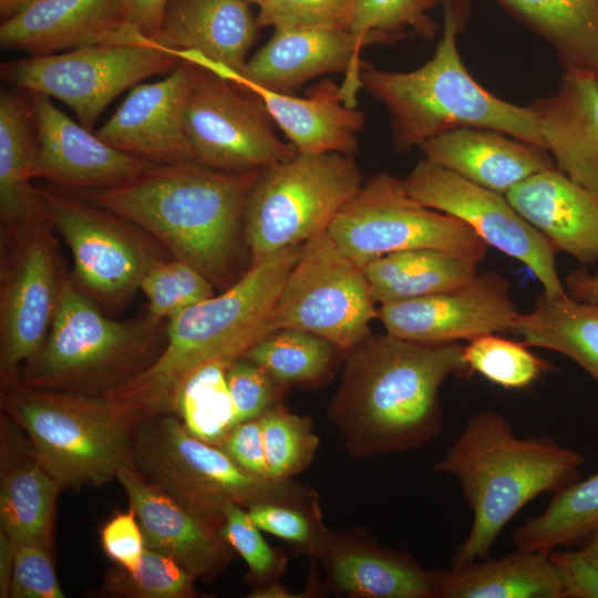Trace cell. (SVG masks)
Returning <instances> with one entry per match:
<instances>
[{
    "label": "cell",
    "instance_id": "cell-30",
    "mask_svg": "<svg viewBox=\"0 0 598 598\" xmlns=\"http://www.w3.org/2000/svg\"><path fill=\"white\" fill-rule=\"evenodd\" d=\"M439 598H565L551 553L516 548L443 570Z\"/></svg>",
    "mask_w": 598,
    "mask_h": 598
},
{
    "label": "cell",
    "instance_id": "cell-43",
    "mask_svg": "<svg viewBox=\"0 0 598 598\" xmlns=\"http://www.w3.org/2000/svg\"><path fill=\"white\" fill-rule=\"evenodd\" d=\"M248 512L235 503L224 508L220 534L248 567L247 580L252 589L280 581L287 566L286 553L269 545Z\"/></svg>",
    "mask_w": 598,
    "mask_h": 598
},
{
    "label": "cell",
    "instance_id": "cell-55",
    "mask_svg": "<svg viewBox=\"0 0 598 598\" xmlns=\"http://www.w3.org/2000/svg\"><path fill=\"white\" fill-rule=\"evenodd\" d=\"M28 0H0V14L2 20L20 10Z\"/></svg>",
    "mask_w": 598,
    "mask_h": 598
},
{
    "label": "cell",
    "instance_id": "cell-44",
    "mask_svg": "<svg viewBox=\"0 0 598 598\" xmlns=\"http://www.w3.org/2000/svg\"><path fill=\"white\" fill-rule=\"evenodd\" d=\"M247 512L261 530L288 543L296 555L319 559L330 530L323 523L320 504L265 503L252 505Z\"/></svg>",
    "mask_w": 598,
    "mask_h": 598
},
{
    "label": "cell",
    "instance_id": "cell-14",
    "mask_svg": "<svg viewBox=\"0 0 598 598\" xmlns=\"http://www.w3.org/2000/svg\"><path fill=\"white\" fill-rule=\"evenodd\" d=\"M262 102L205 70L184 115L194 162L217 171H260L295 156L281 141Z\"/></svg>",
    "mask_w": 598,
    "mask_h": 598
},
{
    "label": "cell",
    "instance_id": "cell-18",
    "mask_svg": "<svg viewBox=\"0 0 598 598\" xmlns=\"http://www.w3.org/2000/svg\"><path fill=\"white\" fill-rule=\"evenodd\" d=\"M29 94L37 131L34 178L79 192L123 185L156 165L111 146L60 111L51 97Z\"/></svg>",
    "mask_w": 598,
    "mask_h": 598
},
{
    "label": "cell",
    "instance_id": "cell-5",
    "mask_svg": "<svg viewBox=\"0 0 598 598\" xmlns=\"http://www.w3.org/2000/svg\"><path fill=\"white\" fill-rule=\"evenodd\" d=\"M470 1L440 0L442 35L433 56L420 68L392 72L363 61L361 89L389 111L398 152L463 127L498 131L545 148L532 106L496 96L466 70L457 49V35L467 21Z\"/></svg>",
    "mask_w": 598,
    "mask_h": 598
},
{
    "label": "cell",
    "instance_id": "cell-24",
    "mask_svg": "<svg viewBox=\"0 0 598 598\" xmlns=\"http://www.w3.org/2000/svg\"><path fill=\"white\" fill-rule=\"evenodd\" d=\"M134 509L145 547L173 557L196 578L216 577L235 556L220 529L147 482L133 467L117 476Z\"/></svg>",
    "mask_w": 598,
    "mask_h": 598
},
{
    "label": "cell",
    "instance_id": "cell-28",
    "mask_svg": "<svg viewBox=\"0 0 598 598\" xmlns=\"http://www.w3.org/2000/svg\"><path fill=\"white\" fill-rule=\"evenodd\" d=\"M259 28L245 0H169L150 39L167 51H196L243 74Z\"/></svg>",
    "mask_w": 598,
    "mask_h": 598
},
{
    "label": "cell",
    "instance_id": "cell-6",
    "mask_svg": "<svg viewBox=\"0 0 598 598\" xmlns=\"http://www.w3.org/2000/svg\"><path fill=\"white\" fill-rule=\"evenodd\" d=\"M163 320H114L64 271L56 311L40 350L19 370L16 382L103 395L143 371L161 352Z\"/></svg>",
    "mask_w": 598,
    "mask_h": 598
},
{
    "label": "cell",
    "instance_id": "cell-17",
    "mask_svg": "<svg viewBox=\"0 0 598 598\" xmlns=\"http://www.w3.org/2000/svg\"><path fill=\"white\" fill-rule=\"evenodd\" d=\"M518 315L508 280L482 271L447 291L380 305L378 319L398 338L437 344L512 332Z\"/></svg>",
    "mask_w": 598,
    "mask_h": 598
},
{
    "label": "cell",
    "instance_id": "cell-39",
    "mask_svg": "<svg viewBox=\"0 0 598 598\" xmlns=\"http://www.w3.org/2000/svg\"><path fill=\"white\" fill-rule=\"evenodd\" d=\"M259 420L269 478L293 480L311 465L320 441L309 416L292 413L281 402Z\"/></svg>",
    "mask_w": 598,
    "mask_h": 598
},
{
    "label": "cell",
    "instance_id": "cell-41",
    "mask_svg": "<svg viewBox=\"0 0 598 598\" xmlns=\"http://www.w3.org/2000/svg\"><path fill=\"white\" fill-rule=\"evenodd\" d=\"M196 577L173 557L145 547L135 570L115 565L103 584V590L120 597L192 598L196 597Z\"/></svg>",
    "mask_w": 598,
    "mask_h": 598
},
{
    "label": "cell",
    "instance_id": "cell-29",
    "mask_svg": "<svg viewBox=\"0 0 598 598\" xmlns=\"http://www.w3.org/2000/svg\"><path fill=\"white\" fill-rule=\"evenodd\" d=\"M37 131L30 94L16 87L0 94L1 240L23 234L48 219L32 185Z\"/></svg>",
    "mask_w": 598,
    "mask_h": 598
},
{
    "label": "cell",
    "instance_id": "cell-1",
    "mask_svg": "<svg viewBox=\"0 0 598 598\" xmlns=\"http://www.w3.org/2000/svg\"><path fill=\"white\" fill-rule=\"evenodd\" d=\"M464 344L420 343L371 334L346 354L328 419L357 458L423 446L443 429L439 394L444 381L467 370Z\"/></svg>",
    "mask_w": 598,
    "mask_h": 598
},
{
    "label": "cell",
    "instance_id": "cell-37",
    "mask_svg": "<svg viewBox=\"0 0 598 598\" xmlns=\"http://www.w3.org/2000/svg\"><path fill=\"white\" fill-rule=\"evenodd\" d=\"M231 361L206 362L186 374L174 394V413L196 439L219 447L235 426L226 370Z\"/></svg>",
    "mask_w": 598,
    "mask_h": 598
},
{
    "label": "cell",
    "instance_id": "cell-54",
    "mask_svg": "<svg viewBox=\"0 0 598 598\" xmlns=\"http://www.w3.org/2000/svg\"><path fill=\"white\" fill-rule=\"evenodd\" d=\"M582 540L584 542L578 549L598 558V526L592 529Z\"/></svg>",
    "mask_w": 598,
    "mask_h": 598
},
{
    "label": "cell",
    "instance_id": "cell-42",
    "mask_svg": "<svg viewBox=\"0 0 598 598\" xmlns=\"http://www.w3.org/2000/svg\"><path fill=\"white\" fill-rule=\"evenodd\" d=\"M215 286L194 266L179 259H165L144 275L140 290L156 319H172L214 296Z\"/></svg>",
    "mask_w": 598,
    "mask_h": 598
},
{
    "label": "cell",
    "instance_id": "cell-19",
    "mask_svg": "<svg viewBox=\"0 0 598 598\" xmlns=\"http://www.w3.org/2000/svg\"><path fill=\"white\" fill-rule=\"evenodd\" d=\"M171 53L257 96L298 153H339L352 157L358 152V134L364 126V114L342 102L340 85L332 80L320 81L300 97L261 86L196 51Z\"/></svg>",
    "mask_w": 598,
    "mask_h": 598
},
{
    "label": "cell",
    "instance_id": "cell-10",
    "mask_svg": "<svg viewBox=\"0 0 598 598\" xmlns=\"http://www.w3.org/2000/svg\"><path fill=\"white\" fill-rule=\"evenodd\" d=\"M327 234L361 267L390 252L423 248L451 251L480 264L488 247L466 223L421 204L403 179L388 173L364 181Z\"/></svg>",
    "mask_w": 598,
    "mask_h": 598
},
{
    "label": "cell",
    "instance_id": "cell-35",
    "mask_svg": "<svg viewBox=\"0 0 598 598\" xmlns=\"http://www.w3.org/2000/svg\"><path fill=\"white\" fill-rule=\"evenodd\" d=\"M598 526V472L554 494L539 515L512 534L516 548L551 553L584 539Z\"/></svg>",
    "mask_w": 598,
    "mask_h": 598
},
{
    "label": "cell",
    "instance_id": "cell-13",
    "mask_svg": "<svg viewBox=\"0 0 598 598\" xmlns=\"http://www.w3.org/2000/svg\"><path fill=\"white\" fill-rule=\"evenodd\" d=\"M181 62L148 38L145 43L90 45L9 61L0 74L18 89L61 101L92 130L120 93L152 75L168 74Z\"/></svg>",
    "mask_w": 598,
    "mask_h": 598
},
{
    "label": "cell",
    "instance_id": "cell-21",
    "mask_svg": "<svg viewBox=\"0 0 598 598\" xmlns=\"http://www.w3.org/2000/svg\"><path fill=\"white\" fill-rule=\"evenodd\" d=\"M147 41L128 21L122 0H30L0 25L1 49L31 56Z\"/></svg>",
    "mask_w": 598,
    "mask_h": 598
},
{
    "label": "cell",
    "instance_id": "cell-8",
    "mask_svg": "<svg viewBox=\"0 0 598 598\" xmlns=\"http://www.w3.org/2000/svg\"><path fill=\"white\" fill-rule=\"evenodd\" d=\"M133 467L147 482L219 529L224 508L265 503L312 505L316 489L293 480L247 472L220 447L193 436L175 413L147 416L132 427Z\"/></svg>",
    "mask_w": 598,
    "mask_h": 598
},
{
    "label": "cell",
    "instance_id": "cell-27",
    "mask_svg": "<svg viewBox=\"0 0 598 598\" xmlns=\"http://www.w3.org/2000/svg\"><path fill=\"white\" fill-rule=\"evenodd\" d=\"M419 147L425 159L502 195L529 176L556 167L546 148L488 128L450 131Z\"/></svg>",
    "mask_w": 598,
    "mask_h": 598
},
{
    "label": "cell",
    "instance_id": "cell-22",
    "mask_svg": "<svg viewBox=\"0 0 598 598\" xmlns=\"http://www.w3.org/2000/svg\"><path fill=\"white\" fill-rule=\"evenodd\" d=\"M362 50L347 28H274L270 39L248 58L243 75L288 93L319 75L343 72L342 102L357 107Z\"/></svg>",
    "mask_w": 598,
    "mask_h": 598
},
{
    "label": "cell",
    "instance_id": "cell-32",
    "mask_svg": "<svg viewBox=\"0 0 598 598\" xmlns=\"http://www.w3.org/2000/svg\"><path fill=\"white\" fill-rule=\"evenodd\" d=\"M547 41L564 70L598 78V0H493Z\"/></svg>",
    "mask_w": 598,
    "mask_h": 598
},
{
    "label": "cell",
    "instance_id": "cell-31",
    "mask_svg": "<svg viewBox=\"0 0 598 598\" xmlns=\"http://www.w3.org/2000/svg\"><path fill=\"white\" fill-rule=\"evenodd\" d=\"M477 262L440 249L390 252L364 265L373 300L389 303L461 287L477 275Z\"/></svg>",
    "mask_w": 598,
    "mask_h": 598
},
{
    "label": "cell",
    "instance_id": "cell-47",
    "mask_svg": "<svg viewBox=\"0 0 598 598\" xmlns=\"http://www.w3.org/2000/svg\"><path fill=\"white\" fill-rule=\"evenodd\" d=\"M9 597H65L54 570L50 549L35 544L16 545Z\"/></svg>",
    "mask_w": 598,
    "mask_h": 598
},
{
    "label": "cell",
    "instance_id": "cell-53",
    "mask_svg": "<svg viewBox=\"0 0 598 598\" xmlns=\"http://www.w3.org/2000/svg\"><path fill=\"white\" fill-rule=\"evenodd\" d=\"M16 555V545L8 536L0 533V596L9 597L11 573Z\"/></svg>",
    "mask_w": 598,
    "mask_h": 598
},
{
    "label": "cell",
    "instance_id": "cell-15",
    "mask_svg": "<svg viewBox=\"0 0 598 598\" xmlns=\"http://www.w3.org/2000/svg\"><path fill=\"white\" fill-rule=\"evenodd\" d=\"M48 219L1 240L0 380L17 381L20 368L42 347L51 328L63 270Z\"/></svg>",
    "mask_w": 598,
    "mask_h": 598
},
{
    "label": "cell",
    "instance_id": "cell-20",
    "mask_svg": "<svg viewBox=\"0 0 598 598\" xmlns=\"http://www.w3.org/2000/svg\"><path fill=\"white\" fill-rule=\"evenodd\" d=\"M205 70L182 61L164 79L133 86L95 134L156 165L195 163L185 134L188 97Z\"/></svg>",
    "mask_w": 598,
    "mask_h": 598
},
{
    "label": "cell",
    "instance_id": "cell-48",
    "mask_svg": "<svg viewBox=\"0 0 598 598\" xmlns=\"http://www.w3.org/2000/svg\"><path fill=\"white\" fill-rule=\"evenodd\" d=\"M101 545L107 557L127 570H135L145 549L144 536L134 509L116 513L101 529Z\"/></svg>",
    "mask_w": 598,
    "mask_h": 598
},
{
    "label": "cell",
    "instance_id": "cell-12",
    "mask_svg": "<svg viewBox=\"0 0 598 598\" xmlns=\"http://www.w3.org/2000/svg\"><path fill=\"white\" fill-rule=\"evenodd\" d=\"M52 227L68 244L76 286L94 301L120 306L147 270L168 259L158 240L127 219L58 187L38 188Z\"/></svg>",
    "mask_w": 598,
    "mask_h": 598
},
{
    "label": "cell",
    "instance_id": "cell-52",
    "mask_svg": "<svg viewBox=\"0 0 598 598\" xmlns=\"http://www.w3.org/2000/svg\"><path fill=\"white\" fill-rule=\"evenodd\" d=\"M565 289L573 299L598 305V270L586 266L571 270L565 279Z\"/></svg>",
    "mask_w": 598,
    "mask_h": 598
},
{
    "label": "cell",
    "instance_id": "cell-45",
    "mask_svg": "<svg viewBox=\"0 0 598 598\" xmlns=\"http://www.w3.org/2000/svg\"><path fill=\"white\" fill-rule=\"evenodd\" d=\"M354 0H267L259 7L260 27L347 28Z\"/></svg>",
    "mask_w": 598,
    "mask_h": 598
},
{
    "label": "cell",
    "instance_id": "cell-11",
    "mask_svg": "<svg viewBox=\"0 0 598 598\" xmlns=\"http://www.w3.org/2000/svg\"><path fill=\"white\" fill-rule=\"evenodd\" d=\"M375 305L363 268L326 230L302 245L270 312L268 331H307L347 354L372 334Z\"/></svg>",
    "mask_w": 598,
    "mask_h": 598
},
{
    "label": "cell",
    "instance_id": "cell-49",
    "mask_svg": "<svg viewBox=\"0 0 598 598\" xmlns=\"http://www.w3.org/2000/svg\"><path fill=\"white\" fill-rule=\"evenodd\" d=\"M219 447L247 472L269 478L259 417L236 424Z\"/></svg>",
    "mask_w": 598,
    "mask_h": 598
},
{
    "label": "cell",
    "instance_id": "cell-2",
    "mask_svg": "<svg viewBox=\"0 0 598 598\" xmlns=\"http://www.w3.org/2000/svg\"><path fill=\"white\" fill-rule=\"evenodd\" d=\"M258 172L154 165L123 185L72 193L135 224L224 290L236 281L245 209Z\"/></svg>",
    "mask_w": 598,
    "mask_h": 598
},
{
    "label": "cell",
    "instance_id": "cell-38",
    "mask_svg": "<svg viewBox=\"0 0 598 598\" xmlns=\"http://www.w3.org/2000/svg\"><path fill=\"white\" fill-rule=\"evenodd\" d=\"M440 0H354L348 29L362 49L389 44L410 35L435 38L437 24L430 16Z\"/></svg>",
    "mask_w": 598,
    "mask_h": 598
},
{
    "label": "cell",
    "instance_id": "cell-25",
    "mask_svg": "<svg viewBox=\"0 0 598 598\" xmlns=\"http://www.w3.org/2000/svg\"><path fill=\"white\" fill-rule=\"evenodd\" d=\"M530 106L556 168L598 196V78L565 70L557 91Z\"/></svg>",
    "mask_w": 598,
    "mask_h": 598
},
{
    "label": "cell",
    "instance_id": "cell-51",
    "mask_svg": "<svg viewBox=\"0 0 598 598\" xmlns=\"http://www.w3.org/2000/svg\"><path fill=\"white\" fill-rule=\"evenodd\" d=\"M128 21L151 38L159 28L169 0H122Z\"/></svg>",
    "mask_w": 598,
    "mask_h": 598
},
{
    "label": "cell",
    "instance_id": "cell-46",
    "mask_svg": "<svg viewBox=\"0 0 598 598\" xmlns=\"http://www.w3.org/2000/svg\"><path fill=\"white\" fill-rule=\"evenodd\" d=\"M226 377L235 410V425L257 419L282 402L286 389L244 355L228 364Z\"/></svg>",
    "mask_w": 598,
    "mask_h": 598
},
{
    "label": "cell",
    "instance_id": "cell-34",
    "mask_svg": "<svg viewBox=\"0 0 598 598\" xmlns=\"http://www.w3.org/2000/svg\"><path fill=\"white\" fill-rule=\"evenodd\" d=\"M1 470L0 533L14 545L35 544L51 550L60 486L31 448L25 458Z\"/></svg>",
    "mask_w": 598,
    "mask_h": 598
},
{
    "label": "cell",
    "instance_id": "cell-9",
    "mask_svg": "<svg viewBox=\"0 0 598 598\" xmlns=\"http://www.w3.org/2000/svg\"><path fill=\"white\" fill-rule=\"evenodd\" d=\"M363 182L352 157L339 153H297L260 169L244 217L251 264L326 231Z\"/></svg>",
    "mask_w": 598,
    "mask_h": 598
},
{
    "label": "cell",
    "instance_id": "cell-3",
    "mask_svg": "<svg viewBox=\"0 0 598 598\" xmlns=\"http://www.w3.org/2000/svg\"><path fill=\"white\" fill-rule=\"evenodd\" d=\"M303 244L252 262L223 292L169 319L153 362L103 395L133 422L174 413V394L186 374L209 361H233L269 333L270 312Z\"/></svg>",
    "mask_w": 598,
    "mask_h": 598
},
{
    "label": "cell",
    "instance_id": "cell-26",
    "mask_svg": "<svg viewBox=\"0 0 598 598\" xmlns=\"http://www.w3.org/2000/svg\"><path fill=\"white\" fill-rule=\"evenodd\" d=\"M505 197L556 248L582 266L598 261V196L556 167L524 179Z\"/></svg>",
    "mask_w": 598,
    "mask_h": 598
},
{
    "label": "cell",
    "instance_id": "cell-7",
    "mask_svg": "<svg viewBox=\"0 0 598 598\" xmlns=\"http://www.w3.org/2000/svg\"><path fill=\"white\" fill-rule=\"evenodd\" d=\"M1 406L61 489L101 486L133 466L134 422L104 395L13 382L1 388Z\"/></svg>",
    "mask_w": 598,
    "mask_h": 598
},
{
    "label": "cell",
    "instance_id": "cell-4",
    "mask_svg": "<svg viewBox=\"0 0 598 598\" xmlns=\"http://www.w3.org/2000/svg\"><path fill=\"white\" fill-rule=\"evenodd\" d=\"M585 457L548 436L518 437L505 415H472L433 470L453 475L473 513L451 558L461 566L487 557L503 528L529 502L580 478Z\"/></svg>",
    "mask_w": 598,
    "mask_h": 598
},
{
    "label": "cell",
    "instance_id": "cell-50",
    "mask_svg": "<svg viewBox=\"0 0 598 598\" xmlns=\"http://www.w3.org/2000/svg\"><path fill=\"white\" fill-rule=\"evenodd\" d=\"M565 581V598H598V558L580 549L554 550Z\"/></svg>",
    "mask_w": 598,
    "mask_h": 598
},
{
    "label": "cell",
    "instance_id": "cell-23",
    "mask_svg": "<svg viewBox=\"0 0 598 598\" xmlns=\"http://www.w3.org/2000/svg\"><path fill=\"white\" fill-rule=\"evenodd\" d=\"M319 559L327 592L350 598H439L442 569L385 548L362 529L329 530Z\"/></svg>",
    "mask_w": 598,
    "mask_h": 598
},
{
    "label": "cell",
    "instance_id": "cell-36",
    "mask_svg": "<svg viewBox=\"0 0 598 598\" xmlns=\"http://www.w3.org/2000/svg\"><path fill=\"white\" fill-rule=\"evenodd\" d=\"M338 347L313 333L282 328L271 331L244 354L261 367L280 386H316L331 375Z\"/></svg>",
    "mask_w": 598,
    "mask_h": 598
},
{
    "label": "cell",
    "instance_id": "cell-56",
    "mask_svg": "<svg viewBox=\"0 0 598 598\" xmlns=\"http://www.w3.org/2000/svg\"><path fill=\"white\" fill-rule=\"evenodd\" d=\"M245 1H247L249 4H250V3H255V4H257L258 8H259V7L262 6L267 0H245Z\"/></svg>",
    "mask_w": 598,
    "mask_h": 598
},
{
    "label": "cell",
    "instance_id": "cell-16",
    "mask_svg": "<svg viewBox=\"0 0 598 598\" xmlns=\"http://www.w3.org/2000/svg\"><path fill=\"white\" fill-rule=\"evenodd\" d=\"M421 204L466 223L487 246L524 264L540 282L544 295L567 296L556 267V248L507 200L425 158L403 179Z\"/></svg>",
    "mask_w": 598,
    "mask_h": 598
},
{
    "label": "cell",
    "instance_id": "cell-57",
    "mask_svg": "<svg viewBox=\"0 0 598 598\" xmlns=\"http://www.w3.org/2000/svg\"><path fill=\"white\" fill-rule=\"evenodd\" d=\"M29 1H30V0H28V2H29Z\"/></svg>",
    "mask_w": 598,
    "mask_h": 598
},
{
    "label": "cell",
    "instance_id": "cell-40",
    "mask_svg": "<svg viewBox=\"0 0 598 598\" xmlns=\"http://www.w3.org/2000/svg\"><path fill=\"white\" fill-rule=\"evenodd\" d=\"M526 344L495 336L476 337L464 346L467 369L508 390H520L537 381L547 363Z\"/></svg>",
    "mask_w": 598,
    "mask_h": 598
},
{
    "label": "cell",
    "instance_id": "cell-33",
    "mask_svg": "<svg viewBox=\"0 0 598 598\" xmlns=\"http://www.w3.org/2000/svg\"><path fill=\"white\" fill-rule=\"evenodd\" d=\"M512 332L526 346L551 350L571 359L598 384V305L568 295H540L532 311L519 313Z\"/></svg>",
    "mask_w": 598,
    "mask_h": 598
}]
</instances>
